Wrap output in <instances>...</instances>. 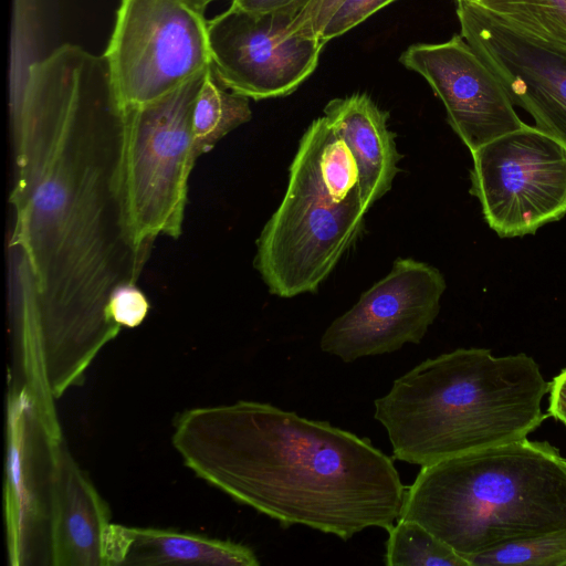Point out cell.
<instances>
[{
    "label": "cell",
    "instance_id": "cell-1",
    "mask_svg": "<svg viewBox=\"0 0 566 566\" xmlns=\"http://www.w3.org/2000/svg\"><path fill=\"white\" fill-rule=\"evenodd\" d=\"M124 125L104 54L64 44L44 57L12 147L9 249L35 282L32 357L56 397L83 384L120 332L107 316L109 295L136 283L148 259L125 227Z\"/></svg>",
    "mask_w": 566,
    "mask_h": 566
},
{
    "label": "cell",
    "instance_id": "cell-2",
    "mask_svg": "<svg viewBox=\"0 0 566 566\" xmlns=\"http://www.w3.org/2000/svg\"><path fill=\"white\" fill-rule=\"evenodd\" d=\"M171 442L200 479L280 523L343 541L399 518L406 486L368 439L270 403L179 413Z\"/></svg>",
    "mask_w": 566,
    "mask_h": 566
},
{
    "label": "cell",
    "instance_id": "cell-3",
    "mask_svg": "<svg viewBox=\"0 0 566 566\" xmlns=\"http://www.w3.org/2000/svg\"><path fill=\"white\" fill-rule=\"evenodd\" d=\"M549 387L524 353L458 348L397 378L375 400V419L388 433L394 458L422 468L527 438L548 417L542 402Z\"/></svg>",
    "mask_w": 566,
    "mask_h": 566
},
{
    "label": "cell",
    "instance_id": "cell-4",
    "mask_svg": "<svg viewBox=\"0 0 566 566\" xmlns=\"http://www.w3.org/2000/svg\"><path fill=\"white\" fill-rule=\"evenodd\" d=\"M399 518L415 521L465 559L566 528V459L527 438L422 467Z\"/></svg>",
    "mask_w": 566,
    "mask_h": 566
},
{
    "label": "cell",
    "instance_id": "cell-5",
    "mask_svg": "<svg viewBox=\"0 0 566 566\" xmlns=\"http://www.w3.org/2000/svg\"><path fill=\"white\" fill-rule=\"evenodd\" d=\"M366 210L358 168L325 116L303 134L277 209L258 240L254 268L271 294L314 293L358 239Z\"/></svg>",
    "mask_w": 566,
    "mask_h": 566
},
{
    "label": "cell",
    "instance_id": "cell-6",
    "mask_svg": "<svg viewBox=\"0 0 566 566\" xmlns=\"http://www.w3.org/2000/svg\"><path fill=\"white\" fill-rule=\"evenodd\" d=\"M206 71L156 101L125 109L123 211L129 240L146 258L158 237L176 240L182 233L198 158L192 108Z\"/></svg>",
    "mask_w": 566,
    "mask_h": 566
},
{
    "label": "cell",
    "instance_id": "cell-7",
    "mask_svg": "<svg viewBox=\"0 0 566 566\" xmlns=\"http://www.w3.org/2000/svg\"><path fill=\"white\" fill-rule=\"evenodd\" d=\"M104 55L122 106H140L211 65L208 22L186 0H122Z\"/></svg>",
    "mask_w": 566,
    "mask_h": 566
},
{
    "label": "cell",
    "instance_id": "cell-8",
    "mask_svg": "<svg viewBox=\"0 0 566 566\" xmlns=\"http://www.w3.org/2000/svg\"><path fill=\"white\" fill-rule=\"evenodd\" d=\"M470 193L501 238L534 234L566 214V147L535 126L471 153Z\"/></svg>",
    "mask_w": 566,
    "mask_h": 566
},
{
    "label": "cell",
    "instance_id": "cell-9",
    "mask_svg": "<svg viewBox=\"0 0 566 566\" xmlns=\"http://www.w3.org/2000/svg\"><path fill=\"white\" fill-rule=\"evenodd\" d=\"M304 7L259 12L231 3L209 21L211 66L219 82L255 101L293 93L314 72L326 44L292 33Z\"/></svg>",
    "mask_w": 566,
    "mask_h": 566
},
{
    "label": "cell",
    "instance_id": "cell-10",
    "mask_svg": "<svg viewBox=\"0 0 566 566\" xmlns=\"http://www.w3.org/2000/svg\"><path fill=\"white\" fill-rule=\"evenodd\" d=\"M447 283L434 266L395 260L389 273L365 291L323 333L319 347L345 363L419 344L440 312Z\"/></svg>",
    "mask_w": 566,
    "mask_h": 566
},
{
    "label": "cell",
    "instance_id": "cell-11",
    "mask_svg": "<svg viewBox=\"0 0 566 566\" xmlns=\"http://www.w3.org/2000/svg\"><path fill=\"white\" fill-rule=\"evenodd\" d=\"M461 35L535 127L566 147V50L528 35L472 1L457 2Z\"/></svg>",
    "mask_w": 566,
    "mask_h": 566
},
{
    "label": "cell",
    "instance_id": "cell-12",
    "mask_svg": "<svg viewBox=\"0 0 566 566\" xmlns=\"http://www.w3.org/2000/svg\"><path fill=\"white\" fill-rule=\"evenodd\" d=\"M399 61L426 78L470 153L524 126L496 75L461 34L412 44Z\"/></svg>",
    "mask_w": 566,
    "mask_h": 566
},
{
    "label": "cell",
    "instance_id": "cell-13",
    "mask_svg": "<svg viewBox=\"0 0 566 566\" xmlns=\"http://www.w3.org/2000/svg\"><path fill=\"white\" fill-rule=\"evenodd\" d=\"M46 441V514L50 564L105 566L111 513L86 473L62 443Z\"/></svg>",
    "mask_w": 566,
    "mask_h": 566
},
{
    "label": "cell",
    "instance_id": "cell-14",
    "mask_svg": "<svg viewBox=\"0 0 566 566\" xmlns=\"http://www.w3.org/2000/svg\"><path fill=\"white\" fill-rule=\"evenodd\" d=\"M104 552L105 566L260 565L254 552L240 543L171 528L113 523L106 533Z\"/></svg>",
    "mask_w": 566,
    "mask_h": 566
},
{
    "label": "cell",
    "instance_id": "cell-15",
    "mask_svg": "<svg viewBox=\"0 0 566 566\" xmlns=\"http://www.w3.org/2000/svg\"><path fill=\"white\" fill-rule=\"evenodd\" d=\"M324 116L344 139L358 168L359 192L366 211L390 189L401 155L388 129L389 113L366 94L331 99Z\"/></svg>",
    "mask_w": 566,
    "mask_h": 566
},
{
    "label": "cell",
    "instance_id": "cell-16",
    "mask_svg": "<svg viewBox=\"0 0 566 566\" xmlns=\"http://www.w3.org/2000/svg\"><path fill=\"white\" fill-rule=\"evenodd\" d=\"M7 423L6 517L11 564H24L34 553L40 526L48 516L31 470L28 422L35 410L31 392L23 388L9 397Z\"/></svg>",
    "mask_w": 566,
    "mask_h": 566
},
{
    "label": "cell",
    "instance_id": "cell-17",
    "mask_svg": "<svg viewBox=\"0 0 566 566\" xmlns=\"http://www.w3.org/2000/svg\"><path fill=\"white\" fill-rule=\"evenodd\" d=\"M252 117L249 98L226 91L212 66L205 73L192 108V135L198 157L209 153L230 132Z\"/></svg>",
    "mask_w": 566,
    "mask_h": 566
},
{
    "label": "cell",
    "instance_id": "cell-18",
    "mask_svg": "<svg viewBox=\"0 0 566 566\" xmlns=\"http://www.w3.org/2000/svg\"><path fill=\"white\" fill-rule=\"evenodd\" d=\"M513 28L566 50V0H472Z\"/></svg>",
    "mask_w": 566,
    "mask_h": 566
},
{
    "label": "cell",
    "instance_id": "cell-19",
    "mask_svg": "<svg viewBox=\"0 0 566 566\" xmlns=\"http://www.w3.org/2000/svg\"><path fill=\"white\" fill-rule=\"evenodd\" d=\"M388 531V566H469L468 560L421 524L398 518Z\"/></svg>",
    "mask_w": 566,
    "mask_h": 566
},
{
    "label": "cell",
    "instance_id": "cell-20",
    "mask_svg": "<svg viewBox=\"0 0 566 566\" xmlns=\"http://www.w3.org/2000/svg\"><path fill=\"white\" fill-rule=\"evenodd\" d=\"M467 560L469 566H566V528L511 542Z\"/></svg>",
    "mask_w": 566,
    "mask_h": 566
},
{
    "label": "cell",
    "instance_id": "cell-21",
    "mask_svg": "<svg viewBox=\"0 0 566 566\" xmlns=\"http://www.w3.org/2000/svg\"><path fill=\"white\" fill-rule=\"evenodd\" d=\"M149 307L146 295L136 283H124L112 291L106 312L119 327L135 328L144 322Z\"/></svg>",
    "mask_w": 566,
    "mask_h": 566
},
{
    "label": "cell",
    "instance_id": "cell-22",
    "mask_svg": "<svg viewBox=\"0 0 566 566\" xmlns=\"http://www.w3.org/2000/svg\"><path fill=\"white\" fill-rule=\"evenodd\" d=\"M394 1L396 0H344L322 30L319 39L327 43L343 35Z\"/></svg>",
    "mask_w": 566,
    "mask_h": 566
},
{
    "label": "cell",
    "instance_id": "cell-23",
    "mask_svg": "<svg viewBox=\"0 0 566 566\" xmlns=\"http://www.w3.org/2000/svg\"><path fill=\"white\" fill-rule=\"evenodd\" d=\"M343 2L344 0H308L295 18L292 33L319 38L322 30Z\"/></svg>",
    "mask_w": 566,
    "mask_h": 566
},
{
    "label": "cell",
    "instance_id": "cell-24",
    "mask_svg": "<svg viewBox=\"0 0 566 566\" xmlns=\"http://www.w3.org/2000/svg\"><path fill=\"white\" fill-rule=\"evenodd\" d=\"M548 415L566 427V368L551 381Z\"/></svg>",
    "mask_w": 566,
    "mask_h": 566
},
{
    "label": "cell",
    "instance_id": "cell-25",
    "mask_svg": "<svg viewBox=\"0 0 566 566\" xmlns=\"http://www.w3.org/2000/svg\"><path fill=\"white\" fill-rule=\"evenodd\" d=\"M308 0H232V3L250 11L281 10L296 3H307Z\"/></svg>",
    "mask_w": 566,
    "mask_h": 566
},
{
    "label": "cell",
    "instance_id": "cell-26",
    "mask_svg": "<svg viewBox=\"0 0 566 566\" xmlns=\"http://www.w3.org/2000/svg\"><path fill=\"white\" fill-rule=\"evenodd\" d=\"M186 1L189 2L196 9H198L199 11L205 12L207 6L217 0H186Z\"/></svg>",
    "mask_w": 566,
    "mask_h": 566
},
{
    "label": "cell",
    "instance_id": "cell-27",
    "mask_svg": "<svg viewBox=\"0 0 566 566\" xmlns=\"http://www.w3.org/2000/svg\"><path fill=\"white\" fill-rule=\"evenodd\" d=\"M457 2H460V1H472V0H455Z\"/></svg>",
    "mask_w": 566,
    "mask_h": 566
}]
</instances>
